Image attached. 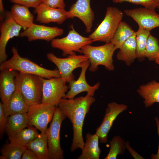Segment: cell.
Segmentation results:
<instances>
[{"instance_id":"ab89813d","label":"cell","mask_w":159,"mask_h":159,"mask_svg":"<svg viewBox=\"0 0 159 159\" xmlns=\"http://www.w3.org/2000/svg\"><path fill=\"white\" fill-rule=\"evenodd\" d=\"M155 61L157 64H159V53L156 56Z\"/></svg>"},{"instance_id":"cb8c5ba5","label":"cell","mask_w":159,"mask_h":159,"mask_svg":"<svg viewBox=\"0 0 159 159\" xmlns=\"http://www.w3.org/2000/svg\"><path fill=\"white\" fill-rule=\"evenodd\" d=\"M37 129L34 127L29 126L26 128H24L8 135L10 143L26 147L39 135Z\"/></svg>"},{"instance_id":"3957f363","label":"cell","mask_w":159,"mask_h":159,"mask_svg":"<svg viewBox=\"0 0 159 159\" xmlns=\"http://www.w3.org/2000/svg\"><path fill=\"white\" fill-rule=\"evenodd\" d=\"M14 80L16 89L21 92L29 107L42 103L43 84L41 77L19 72Z\"/></svg>"},{"instance_id":"f35d334b","label":"cell","mask_w":159,"mask_h":159,"mask_svg":"<svg viewBox=\"0 0 159 159\" xmlns=\"http://www.w3.org/2000/svg\"><path fill=\"white\" fill-rule=\"evenodd\" d=\"M0 11L1 14L0 17H1L3 16L5 12L4 7L3 0H0Z\"/></svg>"},{"instance_id":"d6986e66","label":"cell","mask_w":159,"mask_h":159,"mask_svg":"<svg viewBox=\"0 0 159 159\" xmlns=\"http://www.w3.org/2000/svg\"><path fill=\"white\" fill-rule=\"evenodd\" d=\"M2 104L4 112L7 117L14 114L26 113L29 107L21 92L17 89L8 101Z\"/></svg>"},{"instance_id":"e575fe53","label":"cell","mask_w":159,"mask_h":159,"mask_svg":"<svg viewBox=\"0 0 159 159\" xmlns=\"http://www.w3.org/2000/svg\"><path fill=\"white\" fill-rule=\"evenodd\" d=\"M42 4L54 8L64 9L65 7L64 0H42Z\"/></svg>"},{"instance_id":"4fadbf2b","label":"cell","mask_w":159,"mask_h":159,"mask_svg":"<svg viewBox=\"0 0 159 159\" xmlns=\"http://www.w3.org/2000/svg\"><path fill=\"white\" fill-rule=\"evenodd\" d=\"M125 14L132 18L139 27L150 31L159 27V14L155 10L145 8H139L124 10Z\"/></svg>"},{"instance_id":"83f0119b","label":"cell","mask_w":159,"mask_h":159,"mask_svg":"<svg viewBox=\"0 0 159 159\" xmlns=\"http://www.w3.org/2000/svg\"><path fill=\"white\" fill-rule=\"evenodd\" d=\"M150 31L139 27L136 32L137 58L139 61L143 60L145 57L146 46L148 38L150 34Z\"/></svg>"},{"instance_id":"74e56055","label":"cell","mask_w":159,"mask_h":159,"mask_svg":"<svg viewBox=\"0 0 159 159\" xmlns=\"http://www.w3.org/2000/svg\"><path fill=\"white\" fill-rule=\"evenodd\" d=\"M154 119L156 122L159 140V119L158 117H156ZM150 158L152 159H159V141L157 153L155 154L152 153L150 156Z\"/></svg>"},{"instance_id":"4dcf8cb0","label":"cell","mask_w":159,"mask_h":159,"mask_svg":"<svg viewBox=\"0 0 159 159\" xmlns=\"http://www.w3.org/2000/svg\"><path fill=\"white\" fill-rule=\"evenodd\" d=\"M159 53V40L150 34L146 42L145 57L150 61H155Z\"/></svg>"},{"instance_id":"7402d4cb","label":"cell","mask_w":159,"mask_h":159,"mask_svg":"<svg viewBox=\"0 0 159 159\" xmlns=\"http://www.w3.org/2000/svg\"><path fill=\"white\" fill-rule=\"evenodd\" d=\"M29 8L14 4L11 8V15L16 22L25 30L34 23V16Z\"/></svg>"},{"instance_id":"ac0fdd59","label":"cell","mask_w":159,"mask_h":159,"mask_svg":"<svg viewBox=\"0 0 159 159\" xmlns=\"http://www.w3.org/2000/svg\"><path fill=\"white\" fill-rule=\"evenodd\" d=\"M19 72L9 69L1 70L0 96L2 103L6 102L16 90L15 78Z\"/></svg>"},{"instance_id":"60d3db41","label":"cell","mask_w":159,"mask_h":159,"mask_svg":"<svg viewBox=\"0 0 159 159\" xmlns=\"http://www.w3.org/2000/svg\"><path fill=\"white\" fill-rule=\"evenodd\" d=\"M158 8H159V5L158 6Z\"/></svg>"},{"instance_id":"9c48e42d","label":"cell","mask_w":159,"mask_h":159,"mask_svg":"<svg viewBox=\"0 0 159 159\" xmlns=\"http://www.w3.org/2000/svg\"><path fill=\"white\" fill-rule=\"evenodd\" d=\"M47 57L57 67L61 77L66 82H69L74 79L73 70L79 67H81L89 58L88 56L84 54L69 55L66 58H60L51 52L48 53Z\"/></svg>"},{"instance_id":"2e32d148","label":"cell","mask_w":159,"mask_h":159,"mask_svg":"<svg viewBox=\"0 0 159 159\" xmlns=\"http://www.w3.org/2000/svg\"><path fill=\"white\" fill-rule=\"evenodd\" d=\"M91 0H77L72 4L68 12V18L77 17L84 23L86 32L92 30L95 19L94 13L90 6Z\"/></svg>"},{"instance_id":"836d02e7","label":"cell","mask_w":159,"mask_h":159,"mask_svg":"<svg viewBox=\"0 0 159 159\" xmlns=\"http://www.w3.org/2000/svg\"><path fill=\"white\" fill-rule=\"evenodd\" d=\"M7 118L4 112L2 102H0V135L1 139L6 131V127L7 121Z\"/></svg>"},{"instance_id":"484cf974","label":"cell","mask_w":159,"mask_h":159,"mask_svg":"<svg viewBox=\"0 0 159 159\" xmlns=\"http://www.w3.org/2000/svg\"><path fill=\"white\" fill-rule=\"evenodd\" d=\"M135 31L127 23L121 21L118 25L110 42L116 49H119L123 43L135 34Z\"/></svg>"},{"instance_id":"30bf717a","label":"cell","mask_w":159,"mask_h":159,"mask_svg":"<svg viewBox=\"0 0 159 159\" xmlns=\"http://www.w3.org/2000/svg\"><path fill=\"white\" fill-rule=\"evenodd\" d=\"M42 84V102L58 106L67 92L66 82L61 77L46 79L41 77Z\"/></svg>"},{"instance_id":"9a60e30c","label":"cell","mask_w":159,"mask_h":159,"mask_svg":"<svg viewBox=\"0 0 159 159\" xmlns=\"http://www.w3.org/2000/svg\"><path fill=\"white\" fill-rule=\"evenodd\" d=\"M90 64L89 60L84 62L81 67V73L78 79L76 80L74 79L68 82L69 90L63 98L73 99L76 95L83 92H87V93L94 96L95 91L100 86V83L97 82L94 86H91L87 83L85 78V74Z\"/></svg>"},{"instance_id":"277c9868","label":"cell","mask_w":159,"mask_h":159,"mask_svg":"<svg viewBox=\"0 0 159 159\" xmlns=\"http://www.w3.org/2000/svg\"><path fill=\"white\" fill-rule=\"evenodd\" d=\"M116 49L111 42L98 46L87 45L81 49L82 53L88 57L90 63L89 69L92 72L96 71L99 65L104 66L109 71L113 70V56Z\"/></svg>"},{"instance_id":"8d00e7d4","label":"cell","mask_w":159,"mask_h":159,"mask_svg":"<svg viewBox=\"0 0 159 159\" xmlns=\"http://www.w3.org/2000/svg\"><path fill=\"white\" fill-rule=\"evenodd\" d=\"M21 159H39L35 153L31 150L26 148L23 154Z\"/></svg>"},{"instance_id":"1f68e13d","label":"cell","mask_w":159,"mask_h":159,"mask_svg":"<svg viewBox=\"0 0 159 159\" xmlns=\"http://www.w3.org/2000/svg\"><path fill=\"white\" fill-rule=\"evenodd\" d=\"M115 3H121L128 2L135 4L141 5L144 7L152 9L158 8L159 4V0H113Z\"/></svg>"},{"instance_id":"44dd1931","label":"cell","mask_w":159,"mask_h":159,"mask_svg":"<svg viewBox=\"0 0 159 159\" xmlns=\"http://www.w3.org/2000/svg\"><path fill=\"white\" fill-rule=\"evenodd\" d=\"M137 92L143 99L146 108L155 102L159 103V82L154 80L140 86Z\"/></svg>"},{"instance_id":"52a82bcc","label":"cell","mask_w":159,"mask_h":159,"mask_svg":"<svg viewBox=\"0 0 159 159\" xmlns=\"http://www.w3.org/2000/svg\"><path fill=\"white\" fill-rule=\"evenodd\" d=\"M57 107L43 103L29 107L26 113L29 126L34 127L41 133H45L48 124L52 121Z\"/></svg>"},{"instance_id":"ba28073f","label":"cell","mask_w":159,"mask_h":159,"mask_svg":"<svg viewBox=\"0 0 159 159\" xmlns=\"http://www.w3.org/2000/svg\"><path fill=\"white\" fill-rule=\"evenodd\" d=\"M71 27V29L66 36L60 39H54L51 41V46L61 50L63 56L75 54V52L82 53L81 48L92 42L88 37L81 35L73 26L72 25Z\"/></svg>"},{"instance_id":"e0dca14e","label":"cell","mask_w":159,"mask_h":159,"mask_svg":"<svg viewBox=\"0 0 159 159\" xmlns=\"http://www.w3.org/2000/svg\"><path fill=\"white\" fill-rule=\"evenodd\" d=\"M37 14L36 21L40 23L51 22L62 24L68 18V12L64 9L54 8L41 4L34 9Z\"/></svg>"},{"instance_id":"603a6c76","label":"cell","mask_w":159,"mask_h":159,"mask_svg":"<svg viewBox=\"0 0 159 159\" xmlns=\"http://www.w3.org/2000/svg\"><path fill=\"white\" fill-rule=\"evenodd\" d=\"M116 56L118 60L124 61L128 66L134 62L137 58L135 33L123 43Z\"/></svg>"},{"instance_id":"6da1fadb","label":"cell","mask_w":159,"mask_h":159,"mask_svg":"<svg viewBox=\"0 0 159 159\" xmlns=\"http://www.w3.org/2000/svg\"><path fill=\"white\" fill-rule=\"evenodd\" d=\"M93 96L87 93L85 96L72 99L62 98L58 107L71 121L72 125L73 137L70 151L83 149L84 142L82 128L86 115L91 105L95 101Z\"/></svg>"},{"instance_id":"f1b7e54d","label":"cell","mask_w":159,"mask_h":159,"mask_svg":"<svg viewBox=\"0 0 159 159\" xmlns=\"http://www.w3.org/2000/svg\"><path fill=\"white\" fill-rule=\"evenodd\" d=\"M26 149V147L11 143L4 144L0 151L1 155L0 159H20Z\"/></svg>"},{"instance_id":"d590c367","label":"cell","mask_w":159,"mask_h":159,"mask_svg":"<svg viewBox=\"0 0 159 159\" xmlns=\"http://www.w3.org/2000/svg\"><path fill=\"white\" fill-rule=\"evenodd\" d=\"M125 148L127 149L129 153L135 159H145L140 155L130 145V142L128 141L125 142Z\"/></svg>"},{"instance_id":"8992f818","label":"cell","mask_w":159,"mask_h":159,"mask_svg":"<svg viewBox=\"0 0 159 159\" xmlns=\"http://www.w3.org/2000/svg\"><path fill=\"white\" fill-rule=\"evenodd\" d=\"M66 116L57 106L46 133L50 159H64V152L60 145V131L63 121Z\"/></svg>"},{"instance_id":"d6a6232c","label":"cell","mask_w":159,"mask_h":159,"mask_svg":"<svg viewBox=\"0 0 159 159\" xmlns=\"http://www.w3.org/2000/svg\"><path fill=\"white\" fill-rule=\"evenodd\" d=\"M14 4H18L34 9L42 4V0H9Z\"/></svg>"},{"instance_id":"f546056e","label":"cell","mask_w":159,"mask_h":159,"mask_svg":"<svg viewBox=\"0 0 159 159\" xmlns=\"http://www.w3.org/2000/svg\"><path fill=\"white\" fill-rule=\"evenodd\" d=\"M110 147L105 159H116L118 155L123 154L125 151V142L120 136H114L109 141Z\"/></svg>"},{"instance_id":"5bb4252c","label":"cell","mask_w":159,"mask_h":159,"mask_svg":"<svg viewBox=\"0 0 159 159\" xmlns=\"http://www.w3.org/2000/svg\"><path fill=\"white\" fill-rule=\"evenodd\" d=\"M63 32L62 29L57 26L50 27L33 23L21 32L19 37H26L29 42L42 40L49 42L56 37L62 35Z\"/></svg>"},{"instance_id":"d4e9b609","label":"cell","mask_w":159,"mask_h":159,"mask_svg":"<svg viewBox=\"0 0 159 159\" xmlns=\"http://www.w3.org/2000/svg\"><path fill=\"white\" fill-rule=\"evenodd\" d=\"M26 147L33 151L39 159H50L46 132L45 133H41Z\"/></svg>"},{"instance_id":"4316f807","label":"cell","mask_w":159,"mask_h":159,"mask_svg":"<svg viewBox=\"0 0 159 159\" xmlns=\"http://www.w3.org/2000/svg\"><path fill=\"white\" fill-rule=\"evenodd\" d=\"M28 126L26 113L14 114L8 117L6 132L8 135Z\"/></svg>"},{"instance_id":"7c38bea8","label":"cell","mask_w":159,"mask_h":159,"mask_svg":"<svg viewBox=\"0 0 159 159\" xmlns=\"http://www.w3.org/2000/svg\"><path fill=\"white\" fill-rule=\"evenodd\" d=\"M127 108V105L118 104L115 102H111L107 104L103 120L96 130V133L98 135L101 143H106L108 133L114 121L119 114Z\"/></svg>"},{"instance_id":"5b68a950","label":"cell","mask_w":159,"mask_h":159,"mask_svg":"<svg viewBox=\"0 0 159 159\" xmlns=\"http://www.w3.org/2000/svg\"><path fill=\"white\" fill-rule=\"evenodd\" d=\"M123 16V12L116 7H107L103 20L92 34L89 35L92 42L105 43L111 41Z\"/></svg>"},{"instance_id":"7a4b0ae2","label":"cell","mask_w":159,"mask_h":159,"mask_svg":"<svg viewBox=\"0 0 159 159\" xmlns=\"http://www.w3.org/2000/svg\"><path fill=\"white\" fill-rule=\"evenodd\" d=\"M11 51L12 57L9 59L0 64V70L5 69H11L19 72L35 75L46 79L61 77L58 69H46L27 58L21 57L14 47H12Z\"/></svg>"},{"instance_id":"ffe728a7","label":"cell","mask_w":159,"mask_h":159,"mask_svg":"<svg viewBox=\"0 0 159 159\" xmlns=\"http://www.w3.org/2000/svg\"><path fill=\"white\" fill-rule=\"evenodd\" d=\"M81 154L77 159H99L101 151L99 146L98 135L87 133Z\"/></svg>"},{"instance_id":"8fae6325","label":"cell","mask_w":159,"mask_h":159,"mask_svg":"<svg viewBox=\"0 0 159 159\" xmlns=\"http://www.w3.org/2000/svg\"><path fill=\"white\" fill-rule=\"evenodd\" d=\"M2 21L0 26V63L6 61L7 58L6 47L9 40L15 37H19L22 27L13 18L10 11L5 12L1 18Z\"/></svg>"}]
</instances>
